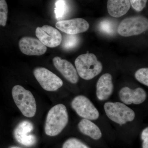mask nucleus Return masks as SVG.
<instances>
[{
  "label": "nucleus",
  "instance_id": "obj_15",
  "mask_svg": "<svg viewBox=\"0 0 148 148\" xmlns=\"http://www.w3.org/2000/svg\"><path fill=\"white\" fill-rule=\"evenodd\" d=\"M78 129L85 135L94 140H99L102 138V132L97 124L90 120L82 119L77 124Z\"/></svg>",
  "mask_w": 148,
  "mask_h": 148
},
{
  "label": "nucleus",
  "instance_id": "obj_18",
  "mask_svg": "<svg viewBox=\"0 0 148 148\" xmlns=\"http://www.w3.org/2000/svg\"><path fill=\"white\" fill-rule=\"evenodd\" d=\"M99 29L101 32L107 35H112L115 33L114 24L110 20H103L99 24Z\"/></svg>",
  "mask_w": 148,
  "mask_h": 148
},
{
  "label": "nucleus",
  "instance_id": "obj_22",
  "mask_svg": "<svg viewBox=\"0 0 148 148\" xmlns=\"http://www.w3.org/2000/svg\"><path fill=\"white\" fill-rule=\"evenodd\" d=\"M55 13L57 19H60L64 16L67 10V6L64 0H58L56 3Z\"/></svg>",
  "mask_w": 148,
  "mask_h": 148
},
{
  "label": "nucleus",
  "instance_id": "obj_19",
  "mask_svg": "<svg viewBox=\"0 0 148 148\" xmlns=\"http://www.w3.org/2000/svg\"><path fill=\"white\" fill-rule=\"evenodd\" d=\"M135 76L136 79L140 83L148 87V69L143 68L138 69L135 72Z\"/></svg>",
  "mask_w": 148,
  "mask_h": 148
},
{
  "label": "nucleus",
  "instance_id": "obj_20",
  "mask_svg": "<svg viewBox=\"0 0 148 148\" xmlns=\"http://www.w3.org/2000/svg\"><path fill=\"white\" fill-rule=\"evenodd\" d=\"M8 7L5 0H0V26L5 27L7 21Z\"/></svg>",
  "mask_w": 148,
  "mask_h": 148
},
{
  "label": "nucleus",
  "instance_id": "obj_10",
  "mask_svg": "<svg viewBox=\"0 0 148 148\" xmlns=\"http://www.w3.org/2000/svg\"><path fill=\"white\" fill-rule=\"evenodd\" d=\"M34 129V125L32 122L23 121L14 129V138L21 145L26 147H32L36 143V136L31 134Z\"/></svg>",
  "mask_w": 148,
  "mask_h": 148
},
{
  "label": "nucleus",
  "instance_id": "obj_16",
  "mask_svg": "<svg viewBox=\"0 0 148 148\" xmlns=\"http://www.w3.org/2000/svg\"><path fill=\"white\" fill-rule=\"evenodd\" d=\"M130 6L129 0H108L107 2L109 14L116 18L121 17L127 13Z\"/></svg>",
  "mask_w": 148,
  "mask_h": 148
},
{
  "label": "nucleus",
  "instance_id": "obj_8",
  "mask_svg": "<svg viewBox=\"0 0 148 148\" xmlns=\"http://www.w3.org/2000/svg\"><path fill=\"white\" fill-rule=\"evenodd\" d=\"M118 96L121 102L128 106L143 104L147 100V94L143 88H132L124 86L119 91Z\"/></svg>",
  "mask_w": 148,
  "mask_h": 148
},
{
  "label": "nucleus",
  "instance_id": "obj_21",
  "mask_svg": "<svg viewBox=\"0 0 148 148\" xmlns=\"http://www.w3.org/2000/svg\"><path fill=\"white\" fill-rule=\"evenodd\" d=\"M62 148H90L80 140L75 138H71L66 140Z\"/></svg>",
  "mask_w": 148,
  "mask_h": 148
},
{
  "label": "nucleus",
  "instance_id": "obj_3",
  "mask_svg": "<svg viewBox=\"0 0 148 148\" xmlns=\"http://www.w3.org/2000/svg\"><path fill=\"white\" fill-rule=\"evenodd\" d=\"M75 66L79 76L86 80H90L99 75L103 66L93 53L82 54L75 60Z\"/></svg>",
  "mask_w": 148,
  "mask_h": 148
},
{
  "label": "nucleus",
  "instance_id": "obj_1",
  "mask_svg": "<svg viewBox=\"0 0 148 148\" xmlns=\"http://www.w3.org/2000/svg\"><path fill=\"white\" fill-rule=\"evenodd\" d=\"M69 115L67 108L58 104L49 110L47 116L45 131L48 136H57L65 129L69 123Z\"/></svg>",
  "mask_w": 148,
  "mask_h": 148
},
{
  "label": "nucleus",
  "instance_id": "obj_9",
  "mask_svg": "<svg viewBox=\"0 0 148 148\" xmlns=\"http://www.w3.org/2000/svg\"><path fill=\"white\" fill-rule=\"evenodd\" d=\"M36 35L38 39L47 47H56L62 42V36L61 33L52 26L44 25L42 27H37Z\"/></svg>",
  "mask_w": 148,
  "mask_h": 148
},
{
  "label": "nucleus",
  "instance_id": "obj_13",
  "mask_svg": "<svg viewBox=\"0 0 148 148\" xmlns=\"http://www.w3.org/2000/svg\"><path fill=\"white\" fill-rule=\"evenodd\" d=\"M114 85L112 77L106 73L101 75L96 84V98L99 101H106L110 98L114 92Z\"/></svg>",
  "mask_w": 148,
  "mask_h": 148
},
{
  "label": "nucleus",
  "instance_id": "obj_23",
  "mask_svg": "<svg viewBox=\"0 0 148 148\" xmlns=\"http://www.w3.org/2000/svg\"><path fill=\"white\" fill-rule=\"evenodd\" d=\"M130 5L138 12L141 11L145 7L147 0H129Z\"/></svg>",
  "mask_w": 148,
  "mask_h": 148
},
{
  "label": "nucleus",
  "instance_id": "obj_4",
  "mask_svg": "<svg viewBox=\"0 0 148 148\" xmlns=\"http://www.w3.org/2000/svg\"><path fill=\"white\" fill-rule=\"evenodd\" d=\"M12 98L18 108L24 116H34L37 111L36 103L32 92L19 85L12 88Z\"/></svg>",
  "mask_w": 148,
  "mask_h": 148
},
{
  "label": "nucleus",
  "instance_id": "obj_5",
  "mask_svg": "<svg viewBox=\"0 0 148 148\" xmlns=\"http://www.w3.org/2000/svg\"><path fill=\"white\" fill-rule=\"evenodd\" d=\"M71 106L77 115L82 119L94 121L100 117V114L98 109L85 95H79L74 97Z\"/></svg>",
  "mask_w": 148,
  "mask_h": 148
},
{
  "label": "nucleus",
  "instance_id": "obj_24",
  "mask_svg": "<svg viewBox=\"0 0 148 148\" xmlns=\"http://www.w3.org/2000/svg\"><path fill=\"white\" fill-rule=\"evenodd\" d=\"M141 138L142 139L143 148H148V127L144 128L141 132Z\"/></svg>",
  "mask_w": 148,
  "mask_h": 148
},
{
  "label": "nucleus",
  "instance_id": "obj_25",
  "mask_svg": "<svg viewBox=\"0 0 148 148\" xmlns=\"http://www.w3.org/2000/svg\"><path fill=\"white\" fill-rule=\"evenodd\" d=\"M10 148H21L18 147H10Z\"/></svg>",
  "mask_w": 148,
  "mask_h": 148
},
{
  "label": "nucleus",
  "instance_id": "obj_6",
  "mask_svg": "<svg viewBox=\"0 0 148 148\" xmlns=\"http://www.w3.org/2000/svg\"><path fill=\"white\" fill-rule=\"evenodd\" d=\"M147 18L142 16H135L125 18L120 23L117 32L123 37H130L142 34L147 30Z\"/></svg>",
  "mask_w": 148,
  "mask_h": 148
},
{
  "label": "nucleus",
  "instance_id": "obj_7",
  "mask_svg": "<svg viewBox=\"0 0 148 148\" xmlns=\"http://www.w3.org/2000/svg\"><path fill=\"white\" fill-rule=\"evenodd\" d=\"M34 75L43 89L55 91L63 86V82L58 76L44 67H38L34 71Z\"/></svg>",
  "mask_w": 148,
  "mask_h": 148
},
{
  "label": "nucleus",
  "instance_id": "obj_14",
  "mask_svg": "<svg viewBox=\"0 0 148 148\" xmlns=\"http://www.w3.org/2000/svg\"><path fill=\"white\" fill-rule=\"evenodd\" d=\"M53 63L56 69L69 82L76 84L78 82L79 78L76 69L71 62L56 56L53 59Z\"/></svg>",
  "mask_w": 148,
  "mask_h": 148
},
{
  "label": "nucleus",
  "instance_id": "obj_12",
  "mask_svg": "<svg viewBox=\"0 0 148 148\" xmlns=\"http://www.w3.org/2000/svg\"><path fill=\"white\" fill-rule=\"evenodd\" d=\"M18 46L21 52L28 56L42 55L47 51V47L34 37H23L19 40Z\"/></svg>",
  "mask_w": 148,
  "mask_h": 148
},
{
  "label": "nucleus",
  "instance_id": "obj_17",
  "mask_svg": "<svg viewBox=\"0 0 148 148\" xmlns=\"http://www.w3.org/2000/svg\"><path fill=\"white\" fill-rule=\"evenodd\" d=\"M78 42L79 38L77 36L67 34L64 38L62 47L66 49H72L77 45Z\"/></svg>",
  "mask_w": 148,
  "mask_h": 148
},
{
  "label": "nucleus",
  "instance_id": "obj_2",
  "mask_svg": "<svg viewBox=\"0 0 148 148\" xmlns=\"http://www.w3.org/2000/svg\"><path fill=\"white\" fill-rule=\"evenodd\" d=\"M103 108L108 118L120 125L132 123L136 118L135 111L121 102H106L104 103Z\"/></svg>",
  "mask_w": 148,
  "mask_h": 148
},
{
  "label": "nucleus",
  "instance_id": "obj_11",
  "mask_svg": "<svg viewBox=\"0 0 148 148\" xmlns=\"http://www.w3.org/2000/svg\"><path fill=\"white\" fill-rule=\"evenodd\" d=\"M56 27L67 34L76 35L87 31L89 24L84 18H75L58 21L56 24Z\"/></svg>",
  "mask_w": 148,
  "mask_h": 148
}]
</instances>
